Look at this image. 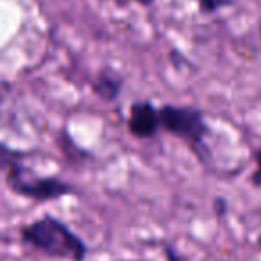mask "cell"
<instances>
[{"mask_svg":"<svg viewBox=\"0 0 261 261\" xmlns=\"http://www.w3.org/2000/svg\"><path fill=\"white\" fill-rule=\"evenodd\" d=\"M0 165L6 167V181L9 189L20 197L45 203L73 196L76 192L71 183L59 176H41L23 167L20 162L14 160V153L6 149L4 144H0Z\"/></svg>","mask_w":261,"mask_h":261,"instance_id":"7a4b0ae2","label":"cell"},{"mask_svg":"<svg viewBox=\"0 0 261 261\" xmlns=\"http://www.w3.org/2000/svg\"><path fill=\"white\" fill-rule=\"evenodd\" d=\"M160 128L185 141L201 162L208 160L206 135L210 132L204 114L196 107L164 105L158 109Z\"/></svg>","mask_w":261,"mask_h":261,"instance_id":"3957f363","label":"cell"},{"mask_svg":"<svg viewBox=\"0 0 261 261\" xmlns=\"http://www.w3.org/2000/svg\"><path fill=\"white\" fill-rule=\"evenodd\" d=\"M254 160H256V169L251 176V183L252 187H261V148L254 153Z\"/></svg>","mask_w":261,"mask_h":261,"instance_id":"52a82bcc","label":"cell"},{"mask_svg":"<svg viewBox=\"0 0 261 261\" xmlns=\"http://www.w3.org/2000/svg\"><path fill=\"white\" fill-rule=\"evenodd\" d=\"M121 87H123V80L119 79L114 73H100L98 79L93 82V91L96 96H100L105 101H114L117 100L121 93Z\"/></svg>","mask_w":261,"mask_h":261,"instance_id":"5b68a950","label":"cell"},{"mask_svg":"<svg viewBox=\"0 0 261 261\" xmlns=\"http://www.w3.org/2000/svg\"><path fill=\"white\" fill-rule=\"evenodd\" d=\"M164 254H165V261H187L174 247H171L167 244L164 245Z\"/></svg>","mask_w":261,"mask_h":261,"instance_id":"ba28073f","label":"cell"},{"mask_svg":"<svg viewBox=\"0 0 261 261\" xmlns=\"http://www.w3.org/2000/svg\"><path fill=\"white\" fill-rule=\"evenodd\" d=\"M137 4H141V6H151L155 0H135Z\"/></svg>","mask_w":261,"mask_h":261,"instance_id":"9c48e42d","label":"cell"},{"mask_svg":"<svg viewBox=\"0 0 261 261\" xmlns=\"http://www.w3.org/2000/svg\"><path fill=\"white\" fill-rule=\"evenodd\" d=\"M119 261H142V259H119Z\"/></svg>","mask_w":261,"mask_h":261,"instance_id":"30bf717a","label":"cell"},{"mask_svg":"<svg viewBox=\"0 0 261 261\" xmlns=\"http://www.w3.org/2000/svg\"><path fill=\"white\" fill-rule=\"evenodd\" d=\"M20 238L27 247L54 259L86 261L89 245L62 219L45 213L20 229Z\"/></svg>","mask_w":261,"mask_h":261,"instance_id":"6da1fadb","label":"cell"},{"mask_svg":"<svg viewBox=\"0 0 261 261\" xmlns=\"http://www.w3.org/2000/svg\"><path fill=\"white\" fill-rule=\"evenodd\" d=\"M234 6V0H197V7L204 14H215L224 7Z\"/></svg>","mask_w":261,"mask_h":261,"instance_id":"8992f818","label":"cell"},{"mask_svg":"<svg viewBox=\"0 0 261 261\" xmlns=\"http://www.w3.org/2000/svg\"><path fill=\"white\" fill-rule=\"evenodd\" d=\"M158 109L151 101H135L128 114V132L135 139H153L160 132Z\"/></svg>","mask_w":261,"mask_h":261,"instance_id":"277c9868","label":"cell"}]
</instances>
